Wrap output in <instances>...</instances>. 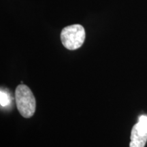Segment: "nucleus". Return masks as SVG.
<instances>
[{
    "label": "nucleus",
    "mask_w": 147,
    "mask_h": 147,
    "mask_svg": "<svg viewBox=\"0 0 147 147\" xmlns=\"http://www.w3.org/2000/svg\"><path fill=\"white\" fill-rule=\"evenodd\" d=\"M15 101L18 110L24 118H30L34 115L36 102L32 90L25 84H19L15 90Z\"/></svg>",
    "instance_id": "1"
},
{
    "label": "nucleus",
    "mask_w": 147,
    "mask_h": 147,
    "mask_svg": "<svg viewBox=\"0 0 147 147\" xmlns=\"http://www.w3.org/2000/svg\"><path fill=\"white\" fill-rule=\"evenodd\" d=\"M85 30L81 25L75 24L62 29L61 40L66 49L70 51L76 50L82 47L85 40Z\"/></svg>",
    "instance_id": "2"
},
{
    "label": "nucleus",
    "mask_w": 147,
    "mask_h": 147,
    "mask_svg": "<svg viewBox=\"0 0 147 147\" xmlns=\"http://www.w3.org/2000/svg\"><path fill=\"white\" fill-rule=\"evenodd\" d=\"M147 142V128L138 122L132 127L129 147H144Z\"/></svg>",
    "instance_id": "3"
},
{
    "label": "nucleus",
    "mask_w": 147,
    "mask_h": 147,
    "mask_svg": "<svg viewBox=\"0 0 147 147\" xmlns=\"http://www.w3.org/2000/svg\"><path fill=\"white\" fill-rule=\"evenodd\" d=\"M1 94H0V103H1V106L4 107L8 105L9 103H10V97L9 95L7 94L6 93H5L4 91H3L2 90H1Z\"/></svg>",
    "instance_id": "4"
},
{
    "label": "nucleus",
    "mask_w": 147,
    "mask_h": 147,
    "mask_svg": "<svg viewBox=\"0 0 147 147\" xmlns=\"http://www.w3.org/2000/svg\"><path fill=\"white\" fill-rule=\"evenodd\" d=\"M138 123H140L142 125L147 128V116L142 115L140 117Z\"/></svg>",
    "instance_id": "5"
}]
</instances>
